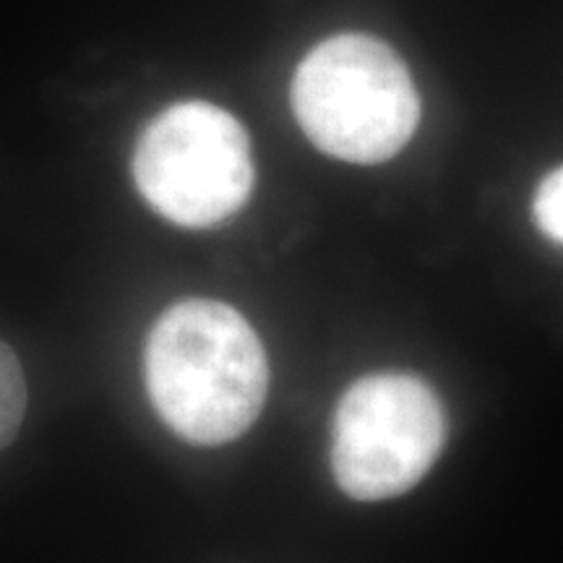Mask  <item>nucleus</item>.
I'll list each match as a JSON object with an SVG mask.
<instances>
[{"instance_id": "20e7f679", "label": "nucleus", "mask_w": 563, "mask_h": 563, "mask_svg": "<svg viewBox=\"0 0 563 563\" xmlns=\"http://www.w3.org/2000/svg\"><path fill=\"white\" fill-rule=\"evenodd\" d=\"M446 441L441 399L410 373H371L342 394L332 426V473L355 501L415 488Z\"/></svg>"}, {"instance_id": "39448f33", "label": "nucleus", "mask_w": 563, "mask_h": 563, "mask_svg": "<svg viewBox=\"0 0 563 563\" xmlns=\"http://www.w3.org/2000/svg\"><path fill=\"white\" fill-rule=\"evenodd\" d=\"M26 415V382L21 363L9 344L0 340V452L16 439Z\"/></svg>"}, {"instance_id": "7ed1b4c3", "label": "nucleus", "mask_w": 563, "mask_h": 563, "mask_svg": "<svg viewBox=\"0 0 563 563\" xmlns=\"http://www.w3.org/2000/svg\"><path fill=\"white\" fill-rule=\"evenodd\" d=\"M251 139L211 102H178L152 118L133 152V180L150 207L188 230L214 228L253 191Z\"/></svg>"}, {"instance_id": "f257e3e1", "label": "nucleus", "mask_w": 563, "mask_h": 563, "mask_svg": "<svg viewBox=\"0 0 563 563\" xmlns=\"http://www.w3.org/2000/svg\"><path fill=\"white\" fill-rule=\"evenodd\" d=\"M144 384L175 435L220 446L241 439L262 415L269 361L241 311L191 298L167 308L146 336Z\"/></svg>"}, {"instance_id": "f03ea898", "label": "nucleus", "mask_w": 563, "mask_h": 563, "mask_svg": "<svg viewBox=\"0 0 563 563\" xmlns=\"http://www.w3.org/2000/svg\"><path fill=\"white\" fill-rule=\"evenodd\" d=\"M292 112L316 150L352 165H378L405 150L420 121L410 68L371 34H336L302 58Z\"/></svg>"}, {"instance_id": "423d86ee", "label": "nucleus", "mask_w": 563, "mask_h": 563, "mask_svg": "<svg viewBox=\"0 0 563 563\" xmlns=\"http://www.w3.org/2000/svg\"><path fill=\"white\" fill-rule=\"evenodd\" d=\"M534 220L551 241L563 243V167L540 183L534 196Z\"/></svg>"}]
</instances>
